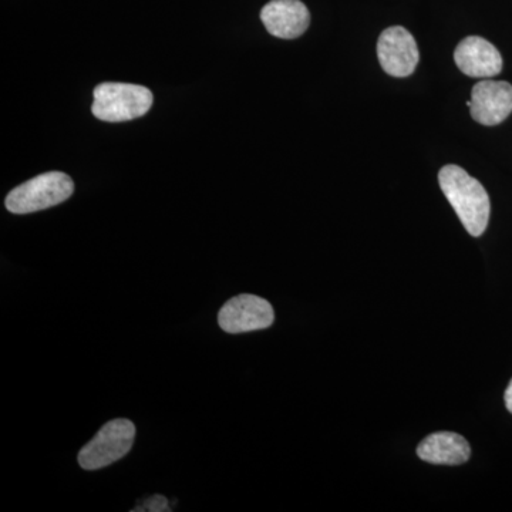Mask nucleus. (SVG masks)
I'll return each mask as SVG.
<instances>
[{
    "label": "nucleus",
    "mask_w": 512,
    "mask_h": 512,
    "mask_svg": "<svg viewBox=\"0 0 512 512\" xmlns=\"http://www.w3.org/2000/svg\"><path fill=\"white\" fill-rule=\"evenodd\" d=\"M467 106L477 123L497 126L512 113V86L507 82L483 80L471 90V100L467 101Z\"/></svg>",
    "instance_id": "0eeeda50"
},
{
    "label": "nucleus",
    "mask_w": 512,
    "mask_h": 512,
    "mask_svg": "<svg viewBox=\"0 0 512 512\" xmlns=\"http://www.w3.org/2000/svg\"><path fill=\"white\" fill-rule=\"evenodd\" d=\"M137 511L168 512L171 508L168 507V501L163 495H153L143 504V508H138Z\"/></svg>",
    "instance_id": "9b49d317"
},
{
    "label": "nucleus",
    "mask_w": 512,
    "mask_h": 512,
    "mask_svg": "<svg viewBox=\"0 0 512 512\" xmlns=\"http://www.w3.org/2000/svg\"><path fill=\"white\" fill-rule=\"evenodd\" d=\"M505 406H507L508 412L512 413V380L508 384L507 390L504 394Z\"/></svg>",
    "instance_id": "f8f14e48"
},
{
    "label": "nucleus",
    "mask_w": 512,
    "mask_h": 512,
    "mask_svg": "<svg viewBox=\"0 0 512 512\" xmlns=\"http://www.w3.org/2000/svg\"><path fill=\"white\" fill-rule=\"evenodd\" d=\"M274 320L275 312L271 303L249 293L229 299L218 315L220 328L232 335L269 328Z\"/></svg>",
    "instance_id": "39448f33"
},
{
    "label": "nucleus",
    "mask_w": 512,
    "mask_h": 512,
    "mask_svg": "<svg viewBox=\"0 0 512 512\" xmlns=\"http://www.w3.org/2000/svg\"><path fill=\"white\" fill-rule=\"evenodd\" d=\"M441 191L454 208L468 234L480 237L490 221V197L480 181L458 165H446L439 173Z\"/></svg>",
    "instance_id": "f257e3e1"
},
{
    "label": "nucleus",
    "mask_w": 512,
    "mask_h": 512,
    "mask_svg": "<svg viewBox=\"0 0 512 512\" xmlns=\"http://www.w3.org/2000/svg\"><path fill=\"white\" fill-rule=\"evenodd\" d=\"M266 30L279 39L302 36L311 23V13L301 0H271L261 10Z\"/></svg>",
    "instance_id": "6e6552de"
},
{
    "label": "nucleus",
    "mask_w": 512,
    "mask_h": 512,
    "mask_svg": "<svg viewBox=\"0 0 512 512\" xmlns=\"http://www.w3.org/2000/svg\"><path fill=\"white\" fill-rule=\"evenodd\" d=\"M73 192L74 184L69 175L50 171L10 191L5 205L12 214H32L62 204Z\"/></svg>",
    "instance_id": "7ed1b4c3"
},
{
    "label": "nucleus",
    "mask_w": 512,
    "mask_h": 512,
    "mask_svg": "<svg viewBox=\"0 0 512 512\" xmlns=\"http://www.w3.org/2000/svg\"><path fill=\"white\" fill-rule=\"evenodd\" d=\"M92 111L101 121L123 123L146 116L153 106V93L144 86L103 83L94 89Z\"/></svg>",
    "instance_id": "f03ea898"
},
{
    "label": "nucleus",
    "mask_w": 512,
    "mask_h": 512,
    "mask_svg": "<svg viewBox=\"0 0 512 512\" xmlns=\"http://www.w3.org/2000/svg\"><path fill=\"white\" fill-rule=\"evenodd\" d=\"M377 57L384 72L393 77L410 76L420 59L416 40L402 26L384 30L377 42Z\"/></svg>",
    "instance_id": "423d86ee"
},
{
    "label": "nucleus",
    "mask_w": 512,
    "mask_h": 512,
    "mask_svg": "<svg viewBox=\"0 0 512 512\" xmlns=\"http://www.w3.org/2000/svg\"><path fill=\"white\" fill-rule=\"evenodd\" d=\"M136 439V426L127 419L109 421L94 439L80 450L79 464L83 470H100L127 456Z\"/></svg>",
    "instance_id": "20e7f679"
},
{
    "label": "nucleus",
    "mask_w": 512,
    "mask_h": 512,
    "mask_svg": "<svg viewBox=\"0 0 512 512\" xmlns=\"http://www.w3.org/2000/svg\"><path fill=\"white\" fill-rule=\"evenodd\" d=\"M417 456L430 464L441 466H460L467 463L471 456L468 441L460 434L451 431L430 434L417 447Z\"/></svg>",
    "instance_id": "9d476101"
},
{
    "label": "nucleus",
    "mask_w": 512,
    "mask_h": 512,
    "mask_svg": "<svg viewBox=\"0 0 512 512\" xmlns=\"http://www.w3.org/2000/svg\"><path fill=\"white\" fill-rule=\"evenodd\" d=\"M454 60L458 69L470 77L490 79L503 70V57L497 47L480 36H470L458 43Z\"/></svg>",
    "instance_id": "1a4fd4ad"
}]
</instances>
